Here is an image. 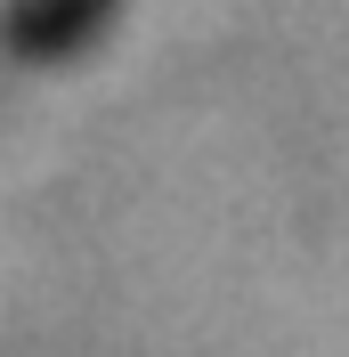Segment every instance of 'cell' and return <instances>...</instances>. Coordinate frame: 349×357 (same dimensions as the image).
<instances>
[{
	"instance_id": "cell-1",
	"label": "cell",
	"mask_w": 349,
	"mask_h": 357,
	"mask_svg": "<svg viewBox=\"0 0 349 357\" xmlns=\"http://www.w3.org/2000/svg\"><path fill=\"white\" fill-rule=\"evenodd\" d=\"M114 17V0H0V66H57Z\"/></svg>"
}]
</instances>
